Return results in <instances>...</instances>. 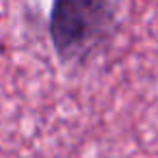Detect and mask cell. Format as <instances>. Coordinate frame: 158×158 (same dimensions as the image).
Here are the masks:
<instances>
[{"mask_svg": "<svg viewBox=\"0 0 158 158\" xmlns=\"http://www.w3.org/2000/svg\"><path fill=\"white\" fill-rule=\"evenodd\" d=\"M117 26L113 0H52L48 33L63 63H85L102 50Z\"/></svg>", "mask_w": 158, "mask_h": 158, "instance_id": "1", "label": "cell"}]
</instances>
